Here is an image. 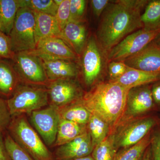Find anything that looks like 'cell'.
Returning a JSON list of instances; mask_svg holds the SVG:
<instances>
[{
    "instance_id": "1",
    "label": "cell",
    "mask_w": 160,
    "mask_h": 160,
    "mask_svg": "<svg viewBox=\"0 0 160 160\" xmlns=\"http://www.w3.org/2000/svg\"><path fill=\"white\" fill-rule=\"evenodd\" d=\"M149 1H111L101 16L95 36L106 58L110 50L124 38L143 28L141 12Z\"/></svg>"
},
{
    "instance_id": "22",
    "label": "cell",
    "mask_w": 160,
    "mask_h": 160,
    "mask_svg": "<svg viewBox=\"0 0 160 160\" xmlns=\"http://www.w3.org/2000/svg\"><path fill=\"white\" fill-rule=\"evenodd\" d=\"M60 118L80 125H87L91 113L82 103V100L58 109Z\"/></svg>"
},
{
    "instance_id": "37",
    "label": "cell",
    "mask_w": 160,
    "mask_h": 160,
    "mask_svg": "<svg viewBox=\"0 0 160 160\" xmlns=\"http://www.w3.org/2000/svg\"><path fill=\"white\" fill-rule=\"evenodd\" d=\"M151 92L156 112H160V81L152 84Z\"/></svg>"
},
{
    "instance_id": "15",
    "label": "cell",
    "mask_w": 160,
    "mask_h": 160,
    "mask_svg": "<svg viewBox=\"0 0 160 160\" xmlns=\"http://www.w3.org/2000/svg\"><path fill=\"white\" fill-rule=\"evenodd\" d=\"M94 146L87 131L69 142L58 147L55 160H73L91 154Z\"/></svg>"
},
{
    "instance_id": "16",
    "label": "cell",
    "mask_w": 160,
    "mask_h": 160,
    "mask_svg": "<svg viewBox=\"0 0 160 160\" xmlns=\"http://www.w3.org/2000/svg\"><path fill=\"white\" fill-rule=\"evenodd\" d=\"M58 38L80 58L89 38L86 22H69L61 30Z\"/></svg>"
},
{
    "instance_id": "11",
    "label": "cell",
    "mask_w": 160,
    "mask_h": 160,
    "mask_svg": "<svg viewBox=\"0 0 160 160\" xmlns=\"http://www.w3.org/2000/svg\"><path fill=\"white\" fill-rule=\"evenodd\" d=\"M151 85L149 84L129 89L125 112L120 122L156 112L152 94Z\"/></svg>"
},
{
    "instance_id": "20",
    "label": "cell",
    "mask_w": 160,
    "mask_h": 160,
    "mask_svg": "<svg viewBox=\"0 0 160 160\" xmlns=\"http://www.w3.org/2000/svg\"><path fill=\"white\" fill-rule=\"evenodd\" d=\"M35 17V35L37 43L40 40L51 37H59L61 33L55 17L34 12Z\"/></svg>"
},
{
    "instance_id": "7",
    "label": "cell",
    "mask_w": 160,
    "mask_h": 160,
    "mask_svg": "<svg viewBox=\"0 0 160 160\" xmlns=\"http://www.w3.org/2000/svg\"><path fill=\"white\" fill-rule=\"evenodd\" d=\"M35 17L34 12L27 8H20L13 27L9 35L14 52L34 50L36 46Z\"/></svg>"
},
{
    "instance_id": "36",
    "label": "cell",
    "mask_w": 160,
    "mask_h": 160,
    "mask_svg": "<svg viewBox=\"0 0 160 160\" xmlns=\"http://www.w3.org/2000/svg\"><path fill=\"white\" fill-rule=\"evenodd\" d=\"M110 2L111 1H109V0L90 1V6L95 16L97 18L100 17Z\"/></svg>"
},
{
    "instance_id": "31",
    "label": "cell",
    "mask_w": 160,
    "mask_h": 160,
    "mask_svg": "<svg viewBox=\"0 0 160 160\" xmlns=\"http://www.w3.org/2000/svg\"><path fill=\"white\" fill-rule=\"evenodd\" d=\"M70 3V0H63L58 8L55 18L61 30L69 21Z\"/></svg>"
},
{
    "instance_id": "33",
    "label": "cell",
    "mask_w": 160,
    "mask_h": 160,
    "mask_svg": "<svg viewBox=\"0 0 160 160\" xmlns=\"http://www.w3.org/2000/svg\"><path fill=\"white\" fill-rule=\"evenodd\" d=\"M149 148L150 160H160V124L152 132Z\"/></svg>"
},
{
    "instance_id": "29",
    "label": "cell",
    "mask_w": 160,
    "mask_h": 160,
    "mask_svg": "<svg viewBox=\"0 0 160 160\" xmlns=\"http://www.w3.org/2000/svg\"><path fill=\"white\" fill-rule=\"evenodd\" d=\"M4 139L6 149L11 160H34L15 142L10 135H6Z\"/></svg>"
},
{
    "instance_id": "26",
    "label": "cell",
    "mask_w": 160,
    "mask_h": 160,
    "mask_svg": "<svg viewBox=\"0 0 160 160\" xmlns=\"http://www.w3.org/2000/svg\"><path fill=\"white\" fill-rule=\"evenodd\" d=\"M143 28L149 30L160 29V0L149 1L141 15Z\"/></svg>"
},
{
    "instance_id": "8",
    "label": "cell",
    "mask_w": 160,
    "mask_h": 160,
    "mask_svg": "<svg viewBox=\"0 0 160 160\" xmlns=\"http://www.w3.org/2000/svg\"><path fill=\"white\" fill-rule=\"evenodd\" d=\"M11 63L21 83L46 87L49 83L42 60L32 52H15Z\"/></svg>"
},
{
    "instance_id": "14",
    "label": "cell",
    "mask_w": 160,
    "mask_h": 160,
    "mask_svg": "<svg viewBox=\"0 0 160 160\" xmlns=\"http://www.w3.org/2000/svg\"><path fill=\"white\" fill-rule=\"evenodd\" d=\"M123 62L130 68L160 73V48L152 41L139 52Z\"/></svg>"
},
{
    "instance_id": "4",
    "label": "cell",
    "mask_w": 160,
    "mask_h": 160,
    "mask_svg": "<svg viewBox=\"0 0 160 160\" xmlns=\"http://www.w3.org/2000/svg\"><path fill=\"white\" fill-rule=\"evenodd\" d=\"M160 124V119L152 114L122 121L112 132L117 150L133 146Z\"/></svg>"
},
{
    "instance_id": "5",
    "label": "cell",
    "mask_w": 160,
    "mask_h": 160,
    "mask_svg": "<svg viewBox=\"0 0 160 160\" xmlns=\"http://www.w3.org/2000/svg\"><path fill=\"white\" fill-rule=\"evenodd\" d=\"M7 100L12 118L30 114L42 109L49 103L46 86H33L21 83L11 97Z\"/></svg>"
},
{
    "instance_id": "19",
    "label": "cell",
    "mask_w": 160,
    "mask_h": 160,
    "mask_svg": "<svg viewBox=\"0 0 160 160\" xmlns=\"http://www.w3.org/2000/svg\"><path fill=\"white\" fill-rule=\"evenodd\" d=\"M21 83L11 62L0 59V97L8 99Z\"/></svg>"
},
{
    "instance_id": "32",
    "label": "cell",
    "mask_w": 160,
    "mask_h": 160,
    "mask_svg": "<svg viewBox=\"0 0 160 160\" xmlns=\"http://www.w3.org/2000/svg\"><path fill=\"white\" fill-rule=\"evenodd\" d=\"M15 53L12 50L9 36L0 31V59L12 60Z\"/></svg>"
},
{
    "instance_id": "21",
    "label": "cell",
    "mask_w": 160,
    "mask_h": 160,
    "mask_svg": "<svg viewBox=\"0 0 160 160\" xmlns=\"http://www.w3.org/2000/svg\"><path fill=\"white\" fill-rule=\"evenodd\" d=\"M87 125L60 118L56 139L53 146L59 147L87 132Z\"/></svg>"
},
{
    "instance_id": "17",
    "label": "cell",
    "mask_w": 160,
    "mask_h": 160,
    "mask_svg": "<svg viewBox=\"0 0 160 160\" xmlns=\"http://www.w3.org/2000/svg\"><path fill=\"white\" fill-rule=\"evenodd\" d=\"M49 82L78 78L81 73L78 62L64 59L42 60Z\"/></svg>"
},
{
    "instance_id": "3",
    "label": "cell",
    "mask_w": 160,
    "mask_h": 160,
    "mask_svg": "<svg viewBox=\"0 0 160 160\" xmlns=\"http://www.w3.org/2000/svg\"><path fill=\"white\" fill-rule=\"evenodd\" d=\"M8 129L15 142L34 160H55L54 156L32 127L25 114L12 118Z\"/></svg>"
},
{
    "instance_id": "24",
    "label": "cell",
    "mask_w": 160,
    "mask_h": 160,
    "mask_svg": "<svg viewBox=\"0 0 160 160\" xmlns=\"http://www.w3.org/2000/svg\"><path fill=\"white\" fill-rule=\"evenodd\" d=\"M87 129L94 147L104 141L111 132V128L107 123L92 114L87 123Z\"/></svg>"
},
{
    "instance_id": "13",
    "label": "cell",
    "mask_w": 160,
    "mask_h": 160,
    "mask_svg": "<svg viewBox=\"0 0 160 160\" xmlns=\"http://www.w3.org/2000/svg\"><path fill=\"white\" fill-rule=\"evenodd\" d=\"M30 51L42 60L64 59L79 62V57L58 37L40 40L35 49Z\"/></svg>"
},
{
    "instance_id": "41",
    "label": "cell",
    "mask_w": 160,
    "mask_h": 160,
    "mask_svg": "<svg viewBox=\"0 0 160 160\" xmlns=\"http://www.w3.org/2000/svg\"><path fill=\"white\" fill-rule=\"evenodd\" d=\"M153 42L159 48H160V32L156 38L153 40Z\"/></svg>"
},
{
    "instance_id": "25",
    "label": "cell",
    "mask_w": 160,
    "mask_h": 160,
    "mask_svg": "<svg viewBox=\"0 0 160 160\" xmlns=\"http://www.w3.org/2000/svg\"><path fill=\"white\" fill-rule=\"evenodd\" d=\"M152 132L137 144L118 150L114 160H142L150 146Z\"/></svg>"
},
{
    "instance_id": "18",
    "label": "cell",
    "mask_w": 160,
    "mask_h": 160,
    "mask_svg": "<svg viewBox=\"0 0 160 160\" xmlns=\"http://www.w3.org/2000/svg\"><path fill=\"white\" fill-rule=\"evenodd\" d=\"M160 81V73L149 72L130 68L122 77L109 81L130 89L134 87L149 85Z\"/></svg>"
},
{
    "instance_id": "10",
    "label": "cell",
    "mask_w": 160,
    "mask_h": 160,
    "mask_svg": "<svg viewBox=\"0 0 160 160\" xmlns=\"http://www.w3.org/2000/svg\"><path fill=\"white\" fill-rule=\"evenodd\" d=\"M46 87L49 106L58 109L82 100L85 93L78 78L50 81Z\"/></svg>"
},
{
    "instance_id": "34",
    "label": "cell",
    "mask_w": 160,
    "mask_h": 160,
    "mask_svg": "<svg viewBox=\"0 0 160 160\" xmlns=\"http://www.w3.org/2000/svg\"><path fill=\"white\" fill-rule=\"evenodd\" d=\"M12 118L7 100L0 97V131L8 129Z\"/></svg>"
},
{
    "instance_id": "40",
    "label": "cell",
    "mask_w": 160,
    "mask_h": 160,
    "mask_svg": "<svg viewBox=\"0 0 160 160\" xmlns=\"http://www.w3.org/2000/svg\"><path fill=\"white\" fill-rule=\"evenodd\" d=\"M73 160H95L92 157L91 154L89 155L83 157L79 158Z\"/></svg>"
},
{
    "instance_id": "27",
    "label": "cell",
    "mask_w": 160,
    "mask_h": 160,
    "mask_svg": "<svg viewBox=\"0 0 160 160\" xmlns=\"http://www.w3.org/2000/svg\"><path fill=\"white\" fill-rule=\"evenodd\" d=\"M118 150L114 144L112 132L93 148L91 155L95 160H114Z\"/></svg>"
},
{
    "instance_id": "39",
    "label": "cell",
    "mask_w": 160,
    "mask_h": 160,
    "mask_svg": "<svg viewBox=\"0 0 160 160\" xmlns=\"http://www.w3.org/2000/svg\"><path fill=\"white\" fill-rule=\"evenodd\" d=\"M142 160H150V151L149 146L145 152Z\"/></svg>"
},
{
    "instance_id": "28",
    "label": "cell",
    "mask_w": 160,
    "mask_h": 160,
    "mask_svg": "<svg viewBox=\"0 0 160 160\" xmlns=\"http://www.w3.org/2000/svg\"><path fill=\"white\" fill-rule=\"evenodd\" d=\"M20 8H27L36 12L55 17L58 6L54 0H18Z\"/></svg>"
},
{
    "instance_id": "9",
    "label": "cell",
    "mask_w": 160,
    "mask_h": 160,
    "mask_svg": "<svg viewBox=\"0 0 160 160\" xmlns=\"http://www.w3.org/2000/svg\"><path fill=\"white\" fill-rule=\"evenodd\" d=\"M160 29L154 30L142 28L124 38L109 52L107 61L109 62H123L127 58L136 54L155 39Z\"/></svg>"
},
{
    "instance_id": "35",
    "label": "cell",
    "mask_w": 160,
    "mask_h": 160,
    "mask_svg": "<svg viewBox=\"0 0 160 160\" xmlns=\"http://www.w3.org/2000/svg\"><path fill=\"white\" fill-rule=\"evenodd\" d=\"M129 67L123 62H109L108 66L109 81H113L122 77L126 73Z\"/></svg>"
},
{
    "instance_id": "30",
    "label": "cell",
    "mask_w": 160,
    "mask_h": 160,
    "mask_svg": "<svg viewBox=\"0 0 160 160\" xmlns=\"http://www.w3.org/2000/svg\"><path fill=\"white\" fill-rule=\"evenodd\" d=\"M87 3L85 0H70L69 22H86Z\"/></svg>"
},
{
    "instance_id": "23",
    "label": "cell",
    "mask_w": 160,
    "mask_h": 160,
    "mask_svg": "<svg viewBox=\"0 0 160 160\" xmlns=\"http://www.w3.org/2000/svg\"><path fill=\"white\" fill-rule=\"evenodd\" d=\"M19 8L18 0H0V31L9 35Z\"/></svg>"
},
{
    "instance_id": "2",
    "label": "cell",
    "mask_w": 160,
    "mask_h": 160,
    "mask_svg": "<svg viewBox=\"0 0 160 160\" xmlns=\"http://www.w3.org/2000/svg\"><path fill=\"white\" fill-rule=\"evenodd\" d=\"M129 90L113 82H100L85 92L82 103L91 114L107 123L112 132L123 117Z\"/></svg>"
},
{
    "instance_id": "42",
    "label": "cell",
    "mask_w": 160,
    "mask_h": 160,
    "mask_svg": "<svg viewBox=\"0 0 160 160\" xmlns=\"http://www.w3.org/2000/svg\"><path fill=\"white\" fill-rule=\"evenodd\" d=\"M55 2L59 6L60 4L62 2L63 0H54Z\"/></svg>"
},
{
    "instance_id": "12",
    "label": "cell",
    "mask_w": 160,
    "mask_h": 160,
    "mask_svg": "<svg viewBox=\"0 0 160 160\" xmlns=\"http://www.w3.org/2000/svg\"><path fill=\"white\" fill-rule=\"evenodd\" d=\"M29 115L31 123L45 144L48 146H53L56 139L60 120L57 108L49 106L32 112Z\"/></svg>"
},
{
    "instance_id": "38",
    "label": "cell",
    "mask_w": 160,
    "mask_h": 160,
    "mask_svg": "<svg viewBox=\"0 0 160 160\" xmlns=\"http://www.w3.org/2000/svg\"><path fill=\"white\" fill-rule=\"evenodd\" d=\"M2 132L0 131V160H11L6 149Z\"/></svg>"
},
{
    "instance_id": "6",
    "label": "cell",
    "mask_w": 160,
    "mask_h": 160,
    "mask_svg": "<svg viewBox=\"0 0 160 160\" xmlns=\"http://www.w3.org/2000/svg\"><path fill=\"white\" fill-rule=\"evenodd\" d=\"M106 59L107 60L106 55L96 37L91 35L88 38L79 62L84 83L88 88H92L100 82L99 80L105 70Z\"/></svg>"
}]
</instances>
